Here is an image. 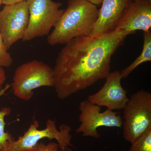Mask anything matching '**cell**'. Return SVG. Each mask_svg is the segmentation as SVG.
Segmentation results:
<instances>
[{"mask_svg": "<svg viewBox=\"0 0 151 151\" xmlns=\"http://www.w3.org/2000/svg\"><path fill=\"white\" fill-rule=\"evenodd\" d=\"M129 35L115 29L103 35L75 38L66 44L53 69L58 98L64 100L107 78L112 55Z\"/></svg>", "mask_w": 151, "mask_h": 151, "instance_id": "obj_1", "label": "cell"}, {"mask_svg": "<svg viewBox=\"0 0 151 151\" xmlns=\"http://www.w3.org/2000/svg\"><path fill=\"white\" fill-rule=\"evenodd\" d=\"M98 13L97 6L89 0H68L66 9L49 34L47 43L65 45L75 38L90 35Z\"/></svg>", "mask_w": 151, "mask_h": 151, "instance_id": "obj_2", "label": "cell"}, {"mask_svg": "<svg viewBox=\"0 0 151 151\" xmlns=\"http://www.w3.org/2000/svg\"><path fill=\"white\" fill-rule=\"evenodd\" d=\"M53 68L42 61L34 60L17 68L11 84L14 95L23 101L32 98L35 89L43 87H53Z\"/></svg>", "mask_w": 151, "mask_h": 151, "instance_id": "obj_3", "label": "cell"}, {"mask_svg": "<svg viewBox=\"0 0 151 151\" xmlns=\"http://www.w3.org/2000/svg\"><path fill=\"white\" fill-rule=\"evenodd\" d=\"M39 123L35 121L31 124L23 135L9 142L4 151H37V146L41 140L49 139L56 140L60 151H71L68 147H73L70 143L72 136L71 128L68 125H62L59 130L57 128L55 122L48 119L46 127L42 130L38 129Z\"/></svg>", "mask_w": 151, "mask_h": 151, "instance_id": "obj_4", "label": "cell"}, {"mask_svg": "<svg viewBox=\"0 0 151 151\" xmlns=\"http://www.w3.org/2000/svg\"><path fill=\"white\" fill-rule=\"evenodd\" d=\"M124 109V137L132 143L151 128V93L142 90L132 94Z\"/></svg>", "mask_w": 151, "mask_h": 151, "instance_id": "obj_5", "label": "cell"}, {"mask_svg": "<svg viewBox=\"0 0 151 151\" xmlns=\"http://www.w3.org/2000/svg\"><path fill=\"white\" fill-rule=\"evenodd\" d=\"M29 22L22 40L29 41L38 37L49 35L64 10L62 4L52 0H27Z\"/></svg>", "mask_w": 151, "mask_h": 151, "instance_id": "obj_6", "label": "cell"}, {"mask_svg": "<svg viewBox=\"0 0 151 151\" xmlns=\"http://www.w3.org/2000/svg\"><path fill=\"white\" fill-rule=\"evenodd\" d=\"M101 107L90 103L87 100L81 101L79 104L80 126L76 130L77 134L82 133L83 137H100L97 129L101 127H122L123 119L119 112L108 110L101 112Z\"/></svg>", "mask_w": 151, "mask_h": 151, "instance_id": "obj_7", "label": "cell"}, {"mask_svg": "<svg viewBox=\"0 0 151 151\" xmlns=\"http://www.w3.org/2000/svg\"><path fill=\"white\" fill-rule=\"evenodd\" d=\"M29 22L27 1L6 5L0 11V34L8 50L22 40Z\"/></svg>", "mask_w": 151, "mask_h": 151, "instance_id": "obj_8", "label": "cell"}, {"mask_svg": "<svg viewBox=\"0 0 151 151\" xmlns=\"http://www.w3.org/2000/svg\"><path fill=\"white\" fill-rule=\"evenodd\" d=\"M105 79L103 87L97 93L89 95L87 100L110 111L124 109L129 99L127 97L128 92L121 84L120 72L118 70L111 72Z\"/></svg>", "mask_w": 151, "mask_h": 151, "instance_id": "obj_9", "label": "cell"}, {"mask_svg": "<svg viewBox=\"0 0 151 151\" xmlns=\"http://www.w3.org/2000/svg\"><path fill=\"white\" fill-rule=\"evenodd\" d=\"M134 0H103L98 18L90 36H97L116 29Z\"/></svg>", "mask_w": 151, "mask_h": 151, "instance_id": "obj_10", "label": "cell"}, {"mask_svg": "<svg viewBox=\"0 0 151 151\" xmlns=\"http://www.w3.org/2000/svg\"><path fill=\"white\" fill-rule=\"evenodd\" d=\"M151 1L134 0L122 17L116 29L134 34L138 30L150 31Z\"/></svg>", "mask_w": 151, "mask_h": 151, "instance_id": "obj_11", "label": "cell"}, {"mask_svg": "<svg viewBox=\"0 0 151 151\" xmlns=\"http://www.w3.org/2000/svg\"><path fill=\"white\" fill-rule=\"evenodd\" d=\"M151 61V30L144 32V45L139 56L128 67L120 72L122 78H126L138 66L144 63Z\"/></svg>", "mask_w": 151, "mask_h": 151, "instance_id": "obj_12", "label": "cell"}, {"mask_svg": "<svg viewBox=\"0 0 151 151\" xmlns=\"http://www.w3.org/2000/svg\"><path fill=\"white\" fill-rule=\"evenodd\" d=\"M11 87V84H7L0 92V98ZM11 108L9 107H4L0 110V151H4L7 145L10 141L15 140L10 133L5 132L6 123L5 119L11 113Z\"/></svg>", "mask_w": 151, "mask_h": 151, "instance_id": "obj_13", "label": "cell"}, {"mask_svg": "<svg viewBox=\"0 0 151 151\" xmlns=\"http://www.w3.org/2000/svg\"><path fill=\"white\" fill-rule=\"evenodd\" d=\"M131 144L129 151H151V128Z\"/></svg>", "mask_w": 151, "mask_h": 151, "instance_id": "obj_14", "label": "cell"}, {"mask_svg": "<svg viewBox=\"0 0 151 151\" xmlns=\"http://www.w3.org/2000/svg\"><path fill=\"white\" fill-rule=\"evenodd\" d=\"M13 59L4 43L0 34V68H8L12 65Z\"/></svg>", "mask_w": 151, "mask_h": 151, "instance_id": "obj_15", "label": "cell"}, {"mask_svg": "<svg viewBox=\"0 0 151 151\" xmlns=\"http://www.w3.org/2000/svg\"><path fill=\"white\" fill-rule=\"evenodd\" d=\"M37 151H60L58 143L50 142L47 144L39 142L38 144Z\"/></svg>", "mask_w": 151, "mask_h": 151, "instance_id": "obj_16", "label": "cell"}, {"mask_svg": "<svg viewBox=\"0 0 151 151\" xmlns=\"http://www.w3.org/2000/svg\"><path fill=\"white\" fill-rule=\"evenodd\" d=\"M6 77V72L3 68H0V92L3 88V86L5 82Z\"/></svg>", "mask_w": 151, "mask_h": 151, "instance_id": "obj_17", "label": "cell"}, {"mask_svg": "<svg viewBox=\"0 0 151 151\" xmlns=\"http://www.w3.org/2000/svg\"><path fill=\"white\" fill-rule=\"evenodd\" d=\"M27 0H2V4L6 5L13 4L23 1H26Z\"/></svg>", "mask_w": 151, "mask_h": 151, "instance_id": "obj_18", "label": "cell"}, {"mask_svg": "<svg viewBox=\"0 0 151 151\" xmlns=\"http://www.w3.org/2000/svg\"><path fill=\"white\" fill-rule=\"evenodd\" d=\"M103 0H89L90 2L92 3L95 5H100L102 4Z\"/></svg>", "mask_w": 151, "mask_h": 151, "instance_id": "obj_19", "label": "cell"}, {"mask_svg": "<svg viewBox=\"0 0 151 151\" xmlns=\"http://www.w3.org/2000/svg\"><path fill=\"white\" fill-rule=\"evenodd\" d=\"M2 4V0H0V6Z\"/></svg>", "mask_w": 151, "mask_h": 151, "instance_id": "obj_20", "label": "cell"}, {"mask_svg": "<svg viewBox=\"0 0 151 151\" xmlns=\"http://www.w3.org/2000/svg\"><path fill=\"white\" fill-rule=\"evenodd\" d=\"M149 1H151V0H149Z\"/></svg>", "mask_w": 151, "mask_h": 151, "instance_id": "obj_21", "label": "cell"}]
</instances>
